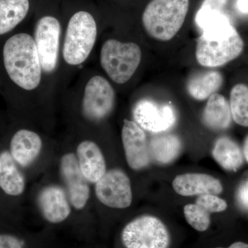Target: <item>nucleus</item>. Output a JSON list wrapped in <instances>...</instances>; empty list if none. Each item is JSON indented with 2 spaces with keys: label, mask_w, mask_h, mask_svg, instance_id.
<instances>
[{
  "label": "nucleus",
  "mask_w": 248,
  "mask_h": 248,
  "mask_svg": "<svg viewBox=\"0 0 248 248\" xmlns=\"http://www.w3.org/2000/svg\"><path fill=\"white\" fill-rule=\"evenodd\" d=\"M3 58L6 71L15 84L26 91L38 87L43 71L32 36L22 32L10 37L3 49Z\"/></svg>",
  "instance_id": "nucleus-1"
},
{
  "label": "nucleus",
  "mask_w": 248,
  "mask_h": 248,
  "mask_svg": "<svg viewBox=\"0 0 248 248\" xmlns=\"http://www.w3.org/2000/svg\"><path fill=\"white\" fill-rule=\"evenodd\" d=\"M188 9L189 0H151L142 15V24L153 39L167 42L182 27Z\"/></svg>",
  "instance_id": "nucleus-2"
},
{
  "label": "nucleus",
  "mask_w": 248,
  "mask_h": 248,
  "mask_svg": "<svg viewBox=\"0 0 248 248\" xmlns=\"http://www.w3.org/2000/svg\"><path fill=\"white\" fill-rule=\"evenodd\" d=\"M97 36V27L92 15L79 11L72 16L67 27L63 58L68 64L84 63L92 52Z\"/></svg>",
  "instance_id": "nucleus-3"
},
{
  "label": "nucleus",
  "mask_w": 248,
  "mask_h": 248,
  "mask_svg": "<svg viewBox=\"0 0 248 248\" xmlns=\"http://www.w3.org/2000/svg\"><path fill=\"white\" fill-rule=\"evenodd\" d=\"M141 48L137 44L110 39L102 46L101 65L114 82L122 84L135 74L141 63Z\"/></svg>",
  "instance_id": "nucleus-4"
},
{
  "label": "nucleus",
  "mask_w": 248,
  "mask_h": 248,
  "mask_svg": "<svg viewBox=\"0 0 248 248\" xmlns=\"http://www.w3.org/2000/svg\"><path fill=\"white\" fill-rule=\"evenodd\" d=\"M122 241L125 248H169L170 235L157 217L143 215L125 226Z\"/></svg>",
  "instance_id": "nucleus-5"
},
{
  "label": "nucleus",
  "mask_w": 248,
  "mask_h": 248,
  "mask_svg": "<svg viewBox=\"0 0 248 248\" xmlns=\"http://www.w3.org/2000/svg\"><path fill=\"white\" fill-rule=\"evenodd\" d=\"M115 103V93L107 79L94 76L85 86L81 110L86 120L99 122L110 115Z\"/></svg>",
  "instance_id": "nucleus-6"
},
{
  "label": "nucleus",
  "mask_w": 248,
  "mask_h": 248,
  "mask_svg": "<svg viewBox=\"0 0 248 248\" xmlns=\"http://www.w3.org/2000/svg\"><path fill=\"white\" fill-rule=\"evenodd\" d=\"M228 0H204L196 14L195 22L202 30V38L208 41L224 40L236 31L223 9Z\"/></svg>",
  "instance_id": "nucleus-7"
},
{
  "label": "nucleus",
  "mask_w": 248,
  "mask_h": 248,
  "mask_svg": "<svg viewBox=\"0 0 248 248\" xmlns=\"http://www.w3.org/2000/svg\"><path fill=\"white\" fill-rule=\"evenodd\" d=\"M244 46V41L237 31L224 40L208 41L200 37L197 44L196 58L203 66H221L239 57Z\"/></svg>",
  "instance_id": "nucleus-8"
},
{
  "label": "nucleus",
  "mask_w": 248,
  "mask_h": 248,
  "mask_svg": "<svg viewBox=\"0 0 248 248\" xmlns=\"http://www.w3.org/2000/svg\"><path fill=\"white\" fill-rule=\"evenodd\" d=\"M95 184L94 191L98 200L111 208L124 209L133 201L131 183L128 176L120 169H112Z\"/></svg>",
  "instance_id": "nucleus-9"
},
{
  "label": "nucleus",
  "mask_w": 248,
  "mask_h": 248,
  "mask_svg": "<svg viewBox=\"0 0 248 248\" xmlns=\"http://www.w3.org/2000/svg\"><path fill=\"white\" fill-rule=\"evenodd\" d=\"M61 26L57 18L45 16L36 25L35 40L42 71L51 73L58 65Z\"/></svg>",
  "instance_id": "nucleus-10"
},
{
  "label": "nucleus",
  "mask_w": 248,
  "mask_h": 248,
  "mask_svg": "<svg viewBox=\"0 0 248 248\" xmlns=\"http://www.w3.org/2000/svg\"><path fill=\"white\" fill-rule=\"evenodd\" d=\"M133 117L142 129L153 133L167 131L177 122L175 110L172 106L149 99H143L137 104L134 108Z\"/></svg>",
  "instance_id": "nucleus-11"
},
{
  "label": "nucleus",
  "mask_w": 248,
  "mask_h": 248,
  "mask_svg": "<svg viewBox=\"0 0 248 248\" xmlns=\"http://www.w3.org/2000/svg\"><path fill=\"white\" fill-rule=\"evenodd\" d=\"M60 168L72 206L78 210H83L89 202L91 190L89 182L80 170L76 155L73 153L63 155Z\"/></svg>",
  "instance_id": "nucleus-12"
},
{
  "label": "nucleus",
  "mask_w": 248,
  "mask_h": 248,
  "mask_svg": "<svg viewBox=\"0 0 248 248\" xmlns=\"http://www.w3.org/2000/svg\"><path fill=\"white\" fill-rule=\"evenodd\" d=\"M122 143L129 167L141 170L148 167L151 161L146 133L134 121H124Z\"/></svg>",
  "instance_id": "nucleus-13"
},
{
  "label": "nucleus",
  "mask_w": 248,
  "mask_h": 248,
  "mask_svg": "<svg viewBox=\"0 0 248 248\" xmlns=\"http://www.w3.org/2000/svg\"><path fill=\"white\" fill-rule=\"evenodd\" d=\"M37 202L40 213L49 223H62L71 215V202L68 194L58 185H49L42 189Z\"/></svg>",
  "instance_id": "nucleus-14"
},
{
  "label": "nucleus",
  "mask_w": 248,
  "mask_h": 248,
  "mask_svg": "<svg viewBox=\"0 0 248 248\" xmlns=\"http://www.w3.org/2000/svg\"><path fill=\"white\" fill-rule=\"evenodd\" d=\"M174 191L181 196L219 195L223 192V186L218 179L202 173H186L174 178L172 182Z\"/></svg>",
  "instance_id": "nucleus-15"
},
{
  "label": "nucleus",
  "mask_w": 248,
  "mask_h": 248,
  "mask_svg": "<svg viewBox=\"0 0 248 248\" xmlns=\"http://www.w3.org/2000/svg\"><path fill=\"white\" fill-rule=\"evenodd\" d=\"M78 164L86 180L96 184L107 172L105 158L95 142L84 140L77 148Z\"/></svg>",
  "instance_id": "nucleus-16"
},
{
  "label": "nucleus",
  "mask_w": 248,
  "mask_h": 248,
  "mask_svg": "<svg viewBox=\"0 0 248 248\" xmlns=\"http://www.w3.org/2000/svg\"><path fill=\"white\" fill-rule=\"evenodd\" d=\"M43 142L38 134L27 129L18 130L10 144V153L18 166L27 168L38 157Z\"/></svg>",
  "instance_id": "nucleus-17"
},
{
  "label": "nucleus",
  "mask_w": 248,
  "mask_h": 248,
  "mask_svg": "<svg viewBox=\"0 0 248 248\" xmlns=\"http://www.w3.org/2000/svg\"><path fill=\"white\" fill-rule=\"evenodd\" d=\"M0 187L13 197L21 195L25 190V177L8 151L0 153Z\"/></svg>",
  "instance_id": "nucleus-18"
},
{
  "label": "nucleus",
  "mask_w": 248,
  "mask_h": 248,
  "mask_svg": "<svg viewBox=\"0 0 248 248\" xmlns=\"http://www.w3.org/2000/svg\"><path fill=\"white\" fill-rule=\"evenodd\" d=\"M203 123L214 130L229 128L232 121L229 102L221 94L215 93L208 98L203 112Z\"/></svg>",
  "instance_id": "nucleus-19"
},
{
  "label": "nucleus",
  "mask_w": 248,
  "mask_h": 248,
  "mask_svg": "<svg viewBox=\"0 0 248 248\" xmlns=\"http://www.w3.org/2000/svg\"><path fill=\"white\" fill-rule=\"evenodd\" d=\"M150 156L157 164L167 165L177 159L182 151L180 139L174 134H166L155 137L149 144Z\"/></svg>",
  "instance_id": "nucleus-20"
},
{
  "label": "nucleus",
  "mask_w": 248,
  "mask_h": 248,
  "mask_svg": "<svg viewBox=\"0 0 248 248\" xmlns=\"http://www.w3.org/2000/svg\"><path fill=\"white\" fill-rule=\"evenodd\" d=\"M213 156L223 169L236 171L242 166L244 155L239 145L228 137L218 138L214 145Z\"/></svg>",
  "instance_id": "nucleus-21"
},
{
  "label": "nucleus",
  "mask_w": 248,
  "mask_h": 248,
  "mask_svg": "<svg viewBox=\"0 0 248 248\" xmlns=\"http://www.w3.org/2000/svg\"><path fill=\"white\" fill-rule=\"evenodd\" d=\"M222 84L223 76L219 72H205L190 78L187 83V91L196 100L203 101L216 93Z\"/></svg>",
  "instance_id": "nucleus-22"
},
{
  "label": "nucleus",
  "mask_w": 248,
  "mask_h": 248,
  "mask_svg": "<svg viewBox=\"0 0 248 248\" xmlns=\"http://www.w3.org/2000/svg\"><path fill=\"white\" fill-rule=\"evenodd\" d=\"M29 0H0V35L7 33L24 20Z\"/></svg>",
  "instance_id": "nucleus-23"
},
{
  "label": "nucleus",
  "mask_w": 248,
  "mask_h": 248,
  "mask_svg": "<svg viewBox=\"0 0 248 248\" xmlns=\"http://www.w3.org/2000/svg\"><path fill=\"white\" fill-rule=\"evenodd\" d=\"M232 118L241 126L248 127V86L235 85L230 96Z\"/></svg>",
  "instance_id": "nucleus-24"
},
{
  "label": "nucleus",
  "mask_w": 248,
  "mask_h": 248,
  "mask_svg": "<svg viewBox=\"0 0 248 248\" xmlns=\"http://www.w3.org/2000/svg\"><path fill=\"white\" fill-rule=\"evenodd\" d=\"M186 221L194 229L204 232L208 229L211 223L210 213L197 204H187L184 208Z\"/></svg>",
  "instance_id": "nucleus-25"
},
{
  "label": "nucleus",
  "mask_w": 248,
  "mask_h": 248,
  "mask_svg": "<svg viewBox=\"0 0 248 248\" xmlns=\"http://www.w3.org/2000/svg\"><path fill=\"white\" fill-rule=\"evenodd\" d=\"M196 204L200 205L209 213H221L228 208L226 201L215 195H200L196 201Z\"/></svg>",
  "instance_id": "nucleus-26"
},
{
  "label": "nucleus",
  "mask_w": 248,
  "mask_h": 248,
  "mask_svg": "<svg viewBox=\"0 0 248 248\" xmlns=\"http://www.w3.org/2000/svg\"><path fill=\"white\" fill-rule=\"evenodd\" d=\"M0 248H24V244L14 235L0 234Z\"/></svg>",
  "instance_id": "nucleus-27"
},
{
  "label": "nucleus",
  "mask_w": 248,
  "mask_h": 248,
  "mask_svg": "<svg viewBox=\"0 0 248 248\" xmlns=\"http://www.w3.org/2000/svg\"><path fill=\"white\" fill-rule=\"evenodd\" d=\"M237 199L239 203L248 210V181L240 186L238 190Z\"/></svg>",
  "instance_id": "nucleus-28"
},
{
  "label": "nucleus",
  "mask_w": 248,
  "mask_h": 248,
  "mask_svg": "<svg viewBox=\"0 0 248 248\" xmlns=\"http://www.w3.org/2000/svg\"><path fill=\"white\" fill-rule=\"evenodd\" d=\"M236 6L240 12L248 14V0H237Z\"/></svg>",
  "instance_id": "nucleus-29"
},
{
  "label": "nucleus",
  "mask_w": 248,
  "mask_h": 248,
  "mask_svg": "<svg viewBox=\"0 0 248 248\" xmlns=\"http://www.w3.org/2000/svg\"><path fill=\"white\" fill-rule=\"evenodd\" d=\"M228 248H248V244L244 242H235L234 244L231 245L230 247Z\"/></svg>",
  "instance_id": "nucleus-30"
},
{
  "label": "nucleus",
  "mask_w": 248,
  "mask_h": 248,
  "mask_svg": "<svg viewBox=\"0 0 248 248\" xmlns=\"http://www.w3.org/2000/svg\"><path fill=\"white\" fill-rule=\"evenodd\" d=\"M244 155L245 159L248 163V135L244 141Z\"/></svg>",
  "instance_id": "nucleus-31"
}]
</instances>
